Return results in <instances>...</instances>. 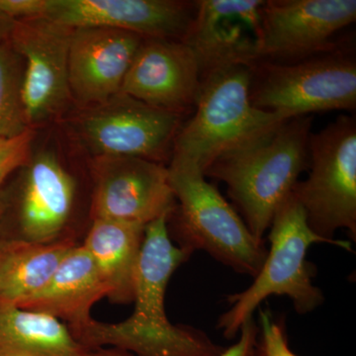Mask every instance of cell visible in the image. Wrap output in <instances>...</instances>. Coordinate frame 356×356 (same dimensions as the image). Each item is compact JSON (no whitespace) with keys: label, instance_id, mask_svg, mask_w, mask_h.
Listing matches in <instances>:
<instances>
[{"label":"cell","instance_id":"1","mask_svg":"<svg viewBox=\"0 0 356 356\" xmlns=\"http://www.w3.org/2000/svg\"><path fill=\"white\" fill-rule=\"evenodd\" d=\"M168 219V216L159 218L145 229L132 315L115 324L91 318L70 329L86 348H116L134 356H219L225 350L205 332L172 325L166 317L168 282L191 255L172 243Z\"/></svg>","mask_w":356,"mask_h":356},{"label":"cell","instance_id":"2","mask_svg":"<svg viewBox=\"0 0 356 356\" xmlns=\"http://www.w3.org/2000/svg\"><path fill=\"white\" fill-rule=\"evenodd\" d=\"M313 117L288 119L261 139L220 156L203 172L224 182L259 242L270 227L278 206L310 165L309 142Z\"/></svg>","mask_w":356,"mask_h":356},{"label":"cell","instance_id":"3","mask_svg":"<svg viewBox=\"0 0 356 356\" xmlns=\"http://www.w3.org/2000/svg\"><path fill=\"white\" fill-rule=\"evenodd\" d=\"M193 115L178 131L170 165L202 173L220 156L261 139L288 120L250 102V70L234 67L205 77Z\"/></svg>","mask_w":356,"mask_h":356},{"label":"cell","instance_id":"4","mask_svg":"<svg viewBox=\"0 0 356 356\" xmlns=\"http://www.w3.org/2000/svg\"><path fill=\"white\" fill-rule=\"evenodd\" d=\"M266 259L254 283L245 291L228 298L229 309L218 321V329L226 339L240 332L264 300L271 295L287 296L295 311L307 315L322 305L324 295L313 283L314 267L307 261L309 248L315 243H329L351 250V243L329 241L312 231L305 211L292 192L278 206L271 221Z\"/></svg>","mask_w":356,"mask_h":356},{"label":"cell","instance_id":"5","mask_svg":"<svg viewBox=\"0 0 356 356\" xmlns=\"http://www.w3.org/2000/svg\"><path fill=\"white\" fill-rule=\"evenodd\" d=\"M168 172L177 204L168 229L178 248L191 254L203 250L236 273L254 278L266 259L264 242L250 234L233 206L200 170L170 165Z\"/></svg>","mask_w":356,"mask_h":356},{"label":"cell","instance_id":"6","mask_svg":"<svg viewBox=\"0 0 356 356\" xmlns=\"http://www.w3.org/2000/svg\"><path fill=\"white\" fill-rule=\"evenodd\" d=\"M250 102L286 117L356 107L355 53L336 48L298 62L259 60L250 67Z\"/></svg>","mask_w":356,"mask_h":356},{"label":"cell","instance_id":"7","mask_svg":"<svg viewBox=\"0 0 356 356\" xmlns=\"http://www.w3.org/2000/svg\"><path fill=\"white\" fill-rule=\"evenodd\" d=\"M308 177L292 194L306 213L314 233L337 241L339 229L356 238V119L339 116L320 132L311 134Z\"/></svg>","mask_w":356,"mask_h":356},{"label":"cell","instance_id":"8","mask_svg":"<svg viewBox=\"0 0 356 356\" xmlns=\"http://www.w3.org/2000/svg\"><path fill=\"white\" fill-rule=\"evenodd\" d=\"M181 117L119 92L86 107L76 131L95 156H136L163 163L172 159Z\"/></svg>","mask_w":356,"mask_h":356},{"label":"cell","instance_id":"9","mask_svg":"<svg viewBox=\"0 0 356 356\" xmlns=\"http://www.w3.org/2000/svg\"><path fill=\"white\" fill-rule=\"evenodd\" d=\"M72 28L48 17L16 21L9 42L23 60V103L30 128L58 117L72 99Z\"/></svg>","mask_w":356,"mask_h":356},{"label":"cell","instance_id":"10","mask_svg":"<svg viewBox=\"0 0 356 356\" xmlns=\"http://www.w3.org/2000/svg\"><path fill=\"white\" fill-rule=\"evenodd\" d=\"M91 218L147 226L172 214L175 197L163 163L136 156H95Z\"/></svg>","mask_w":356,"mask_h":356},{"label":"cell","instance_id":"11","mask_svg":"<svg viewBox=\"0 0 356 356\" xmlns=\"http://www.w3.org/2000/svg\"><path fill=\"white\" fill-rule=\"evenodd\" d=\"M355 19V0H266L261 60L288 64L332 50V37Z\"/></svg>","mask_w":356,"mask_h":356},{"label":"cell","instance_id":"12","mask_svg":"<svg viewBox=\"0 0 356 356\" xmlns=\"http://www.w3.org/2000/svg\"><path fill=\"white\" fill-rule=\"evenodd\" d=\"M184 40L197 58L201 81L234 67L261 60L264 0H198Z\"/></svg>","mask_w":356,"mask_h":356},{"label":"cell","instance_id":"13","mask_svg":"<svg viewBox=\"0 0 356 356\" xmlns=\"http://www.w3.org/2000/svg\"><path fill=\"white\" fill-rule=\"evenodd\" d=\"M196 1L177 0H47L46 17L72 28L123 30L144 39L184 41Z\"/></svg>","mask_w":356,"mask_h":356},{"label":"cell","instance_id":"14","mask_svg":"<svg viewBox=\"0 0 356 356\" xmlns=\"http://www.w3.org/2000/svg\"><path fill=\"white\" fill-rule=\"evenodd\" d=\"M201 84L197 58L184 42L145 39L129 67L121 92L182 116L195 108Z\"/></svg>","mask_w":356,"mask_h":356},{"label":"cell","instance_id":"15","mask_svg":"<svg viewBox=\"0 0 356 356\" xmlns=\"http://www.w3.org/2000/svg\"><path fill=\"white\" fill-rule=\"evenodd\" d=\"M143 37L110 28H74L69 54L72 99L83 107L121 92L122 84Z\"/></svg>","mask_w":356,"mask_h":356},{"label":"cell","instance_id":"16","mask_svg":"<svg viewBox=\"0 0 356 356\" xmlns=\"http://www.w3.org/2000/svg\"><path fill=\"white\" fill-rule=\"evenodd\" d=\"M76 191V180L55 154L44 152L35 156L21 193V240L36 243L60 240L72 214Z\"/></svg>","mask_w":356,"mask_h":356},{"label":"cell","instance_id":"17","mask_svg":"<svg viewBox=\"0 0 356 356\" xmlns=\"http://www.w3.org/2000/svg\"><path fill=\"white\" fill-rule=\"evenodd\" d=\"M107 297V288L86 248L74 245L60 262L48 284L19 308L53 316L70 329L91 318L96 302Z\"/></svg>","mask_w":356,"mask_h":356},{"label":"cell","instance_id":"18","mask_svg":"<svg viewBox=\"0 0 356 356\" xmlns=\"http://www.w3.org/2000/svg\"><path fill=\"white\" fill-rule=\"evenodd\" d=\"M146 226L95 219L83 243L107 288V298L128 304L135 299L136 276Z\"/></svg>","mask_w":356,"mask_h":356},{"label":"cell","instance_id":"19","mask_svg":"<svg viewBox=\"0 0 356 356\" xmlns=\"http://www.w3.org/2000/svg\"><path fill=\"white\" fill-rule=\"evenodd\" d=\"M76 245L70 238L36 243L1 240L0 301L18 306L50 281L67 252Z\"/></svg>","mask_w":356,"mask_h":356},{"label":"cell","instance_id":"20","mask_svg":"<svg viewBox=\"0 0 356 356\" xmlns=\"http://www.w3.org/2000/svg\"><path fill=\"white\" fill-rule=\"evenodd\" d=\"M88 351L57 318L0 301V356H86Z\"/></svg>","mask_w":356,"mask_h":356},{"label":"cell","instance_id":"21","mask_svg":"<svg viewBox=\"0 0 356 356\" xmlns=\"http://www.w3.org/2000/svg\"><path fill=\"white\" fill-rule=\"evenodd\" d=\"M23 60L10 44H0V139L17 137L29 127L23 103Z\"/></svg>","mask_w":356,"mask_h":356},{"label":"cell","instance_id":"22","mask_svg":"<svg viewBox=\"0 0 356 356\" xmlns=\"http://www.w3.org/2000/svg\"><path fill=\"white\" fill-rule=\"evenodd\" d=\"M261 330L252 356H299L293 353L288 344L284 323L276 320L267 310L259 313Z\"/></svg>","mask_w":356,"mask_h":356},{"label":"cell","instance_id":"23","mask_svg":"<svg viewBox=\"0 0 356 356\" xmlns=\"http://www.w3.org/2000/svg\"><path fill=\"white\" fill-rule=\"evenodd\" d=\"M34 129H29L17 137L0 139V186L7 177L29 161Z\"/></svg>","mask_w":356,"mask_h":356},{"label":"cell","instance_id":"24","mask_svg":"<svg viewBox=\"0 0 356 356\" xmlns=\"http://www.w3.org/2000/svg\"><path fill=\"white\" fill-rule=\"evenodd\" d=\"M47 0H0V13L13 19L46 17Z\"/></svg>","mask_w":356,"mask_h":356},{"label":"cell","instance_id":"25","mask_svg":"<svg viewBox=\"0 0 356 356\" xmlns=\"http://www.w3.org/2000/svg\"><path fill=\"white\" fill-rule=\"evenodd\" d=\"M240 332L238 341L229 348H225L219 356H252L259 332L254 318H248L243 323Z\"/></svg>","mask_w":356,"mask_h":356},{"label":"cell","instance_id":"26","mask_svg":"<svg viewBox=\"0 0 356 356\" xmlns=\"http://www.w3.org/2000/svg\"><path fill=\"white\" fill-rule=\"evenodd\" d=\"M15 25L16 20L13 19L4 13H0V44L10 41Z\"/></svg>","mask_w":356,"mask_h":356},{"label":"cell","instance_id":"27","mask_svg":"<svg viewBox=\"0 0 356 356\" xmlns=\"http://www.w3.org/2000/svg\"><path fill=\"white\" fill-rule=\"evenodd\" d=\"M86 356H134L132 353L116 348H99L89 350Z\"/></svg>","mask_w":356,"mask_h":356},{"label":"cell","instance_id":"28","mask_svg":"<svg viewBox=\"0 0 356 356\" xmlns=\"http://www.w3.org/2000/svg\"><path fill=\"white\" fill-rule=\"evenodd\" d=\"M7 205L3 199L0 198V225H1L2 219H3L4 214L6 212Z\"/></svg>","mask_w":356,"mask_h":356},{"label":"cell","instance_id":"29","mask_svg":"<svg viewBox=\"0 0 356 356\" xmlns=\"http://www.w3.org/2000/svg\"><path fill=\"white\" fill-rule=\"evenodd\" d=\"M7 356H21V355H7Z\"/></svg>","mask_w":356,"mask_h":356},{"label":"cell","instance_id":"30","mask_svg":"<svg viewBox=\"0 0 356 356\" xmlns=\"http://www.w3.org/2000/svg\"><path fill=\"white\" fill-rule=\"evenodd\" d=\"M0 245H1V240H0Z\"/></svg>","mask_w":356,"mask_h":356}]
</instances>
